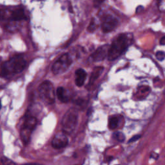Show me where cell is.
Listing matches in <instances>:
<instances>
[{
  "mask_svg": "<svg viewBox=\"0 0 165 165\" xmlns=\"http://www.w3.org/2000/svg\"><path fill=\"white\" fill-rule=\"evenodd\" d=\"M104 1V0H94V6H96V7H97V6H100L103 2Z\"/></svg>",
  "mask_w": 165,
  "mask_h": 165,
  "instance_id": "25",
  "label": "cell"
},
{
  "mask_svg": "<svg viewBox=\"0 0 165 165\" xmlns=\"http://www.w3.org/2000/svg\"><path fill=\"white\" fill-rule=\"evenodd\" d=\"M118 25V20L111 15L105 16L103 19L101 24L102 31L104 33L110 32L113 31Z\"/></svg>",
  "mask_w": 165,
  "mask_h": 165,
  "instance_id": "6",
  "label": "cell"
},
{
  "mask_svg": "<svg viewBox=\"0 0 165 165\" xmlns=\"http://www.w3.org/2000/svg\"><path fill=\"white\" fill-rule=\"evenodd\" d=\"M96 27H97V25H96V23L95 22V19H92V21L90 22V23L89 24V26L88 27V31L90 32H94L96 29Z\"/></svg>",
  "mask_w": 165,
  "mask_h": 165,
  "instance_id": "19",
  "label": "cell"
},
{
  "mask_svg": "<svg viewBox=\"0 0 165 165\" xmlns=\"http://www.w3.org/2000/svg\"><path fill=\"white\" fill-rule=\"evenodd\" d=\"M36 124H37L36 118L32 116H27L25 119L22 128L27 129L32 132L36 128Z\"/></svg>",
  "mask_w": 165,
  "mask_h": 165,
  "instance_id": "10",
  "label": "cell"
},
{
  "mask_svg": "<svg viewBox=\"0 0 165 165\" xmlns=\"http://www.w3.org/2000/svg\"><path fill=\"white\" fill-rule=\"evenodd\" d=\"M32 132L30 131L27 129H25L23 128H21L20 130V137L22 141L25 143V144H27L30 139V136H31V134Z\"/></svg>",
  "mask_w": 165,
  "mask_h": 165,
  "instance_id": "14",
  "label": "cell"
},
{
  "mask_svg": "<svg viewBox=\"0 0 165 165\" xmlns=\"http://www.w3.org/2000/svg\"><path fill=\"white\" fill-rule=\"evenodd\" d=\"M23 165H43L40 164H37V163H29V164H25Z\"/></svg>",
  "mask_w": 165,
  "mask_h": 165,
  "instance_id": "28",
  "label": "cell"
},
{
  "mask_svg": "<svg viewBox=\"0 0 165 165\" xmlns=\"http://www.w3.org/2000/svg\"><path fill=\"white\" fill-rule=\"evenodd\" d=\"M113 137L119 142H123L125 139V136L121 132H116L113 134Z\"/></svg>",
  "mask_w": 165,
  "mask_h": 165,
  "instance_id": "17",
  "label": "cell"
},
{
  "mask_svg": "<svg viewBox=\"0 0 165 165\" xmlns=\"http://www.w3.org/2000/svg\"><path fill=\"white\" fill-rule=\"evenodd\" d=\"M9 12L7 10L0 9V21L3 20V19H5L6 18H7V16H8V15H9Z\"/></svg>",
  "mask_w": 165,
  "mask_h": 165,
  "instance_id": "20",
  "label": "cell"
},
{
  "mask_svg": "<svg viewBox=\"0 0 165 165\" xmlns=\"http://www.w3.org/2000/svg\"><path fill=\"white\" fill-rule=\"evenodd\" d=\"M38 92L39 97L45 103L51 104L54 103L55 92L53 84L50 81H43L39 85Z\"/></svg>",
  "mask_w": 165,
  "mask_h": 165,
  "instance_id": "4",
  "label": "cell"
},
{
  "mask_svg": "<svg viewBox=\"0 0 165 165\" xmlns=\"http://www.w3.org/2000/svg\"><path fill=\"white\" fill-rule=\"evenodd\" d=\"M75 83L77 87H82L87 79V72L82 69H79L76 71Z\"/></svg>",
  "mask_w": 165,
  "mask_h": 165,
  "instance_id": "11",
  "label": "cell"
},
{
  "mask_svg": "<svg viewBox=\"0 0 165 165\" xmlns=\"http://www.w3.org/2000/svg\"><path fill=\"white\" fill-rule=\"evenodd\" d=\"M0 165H16L15 163L6 157H2L0 159Z\"/></svg>",
  "mask_w": 165,
  "mask_h": 165,
  "instance_id": "18",
  "label": "cell"
},
{
  "mask_svg": "<svg viewBox=\"0 0 165 165\" xmlns=\"http://www.w3.org/2000/svg\"><path fill=\"white\" fill-rule=\"evenodd\" d=\"M27 62L20 56H16L6 61L2 66L1 75L3 77H7L10 75H14L22 72L26 67Z\"/></svg>",
  "mask_w": 165,
  "mask_h": 165,
  "instance_id": "2",
  "label": "cell"
},
{
  "mask_svg": "<svg viewBox=\"0 0 165 165\" xmlns=\"http://www.w3.org/2000/svg\"><path fill=\"white\" fill-rule=\"evenodd\" d=\"M150 158L156 160L158 159V158H159V155H158V154L155 153V151H152V152H151L150 154Z\"/></svg>",
  "mask_w": 165,
  "mask_h": 165,
  "instance_id": "24",
  "label": "cell"
},
{
  "mask_svg": "<svg viewBox=\"0 0 165 165\" xmlns=\"http://www.w3.org/2000/svg\"><path fill=\"white\" fill-rule=\"evenodd\" d=\"M78 121V112L75 108H70L64 115L61 126L63 132L65 134H70L76 129Z\"/></svg>",
  "mask_w": 165,
  "mask_h": 165,
  "instance_id": "3",
  "label": "cell"
},
{
  "mask_svg": "<svg viewBox=\"0 0 165 165\" xmlns=\"http://www.w3.org/2000/svg\"><path fill=\"white\" fill-rule=\"evenodd\" d=\"M72 63V59L69 54H64L59 57L52 67L55 75L61 74L67 71Z\"/></svg>",
  "mask_w": 165,
  "mask_h": 165,
  "instance_id": "5",
  "label": "cell"
},
{
  "mask_svg": "<svg viewBox=\"0 0 165 165\" xmlns=\"http://www.w3.org/2000/svg\"><path fill=\"white\" fill-rule=\"evenodd\" d=\"M141 10H143V6H138V7L137 8V10H136V12L138 13L139 12H141Z\"/></svg>",
  "mask_w": 165,
  "mask_h": 165,
  "instance_id": "27",
  "label": "cell"
},
{
  "mask_svg": "<svg viewBox=\"0 0 165 165\" xmlns=\"http://www.w3.org/2000/svg\"><path fill=\"white\" fill-rule=\"evenodd\" d=\"M103 70H104V68L103 67H95L93 69V71H92V74H91L88 85L92 86V84H93L95 83V81L97 80V79L100 77V76L103 73Z\"/></svg>",
  "mask_w": 165,
  "mask_h": 165,
  "instance_id": "12",
  "label": "cell"
},
{
  "mask_svg": "<svg viewBox=\"0 0 165 165\" xmlns=\"http://www.w3.org/2000/svg\"><path fill=\"white\" fill-rule=\"evenodd\" d=\"M160 43L161 45H164L165 44V37L163 36L161 39V40H160Z\"/></svg>",
  "mask_w": 165,
  "mask_h": 165,
  "instance_id": "26",
  "label": "cell"
},
{
  "mask_svg": "<svg viewBox=\"0 0 165 165\" xmlns=\"http://www.w3.org/2000/svg\"><path fill=\"white\" fill-rule=\"evenodd\" d=\"M56 96L58 100L63 103H67L69 101L67 92L63 87L57 88L56 90Z\"/></svg>",
  "mask_w": 165,
  "mask_h": 165,
  "instance_id": "13",
  "label": "cell"
},
{
  "mask_svg": "<svg viewBox=\"0 0 165 165\" xmlns=\"http://www.w3.org/2000/svg\"><path fill=\"white\" fill-rule=\"evenodd\" d=\"M2 108V102H1V100H0V110H1Z\"/></svg>",
  "mask_w": 165,
  "mask_h": 165,
  "instance_id": "29",
  "label": "cell"
},
{
  "mask_svg": "<svg viewBox=\"0 0 165 165\" xmlns=\"http://www.w3.org/2000/svg\"><path fill=\"white\" fill-rule=\"evenodd\" d=\"M117 165H118V164H117Z\"/></svg>",
  "mask_w": 165,
  "mask_h": 165,
  "instance_id": "30",
  "label": "cell"
},
{
  "mask_svg": "<svg viewBox=\"0 0 165 165\" xmlns=\"http://www.w3.org/2000/svg\"><path fill=\"white\" fill-rule=\"evenodd\" d=\"M158 6H159V9L161 11L164 12V0H160L158 3Z\"/></svg>",
  "mask_w": 165,
  "mask_h": 165,
  "instance_id": "23",
  "label": "cell"
},
{
  "mask_svg": "<svg viewBox=\"0 0 165 165\" xmlns=\"http://www.w3.org/2000/svg\"><path fill=\"white\" fill-rule=\"evenodd\" d=\"M141 138V136L140 135H136L134 136H133L128 141V143H134L135 141H137V140Z\"/></svg>",
  "mask_w": 165,
  "mask_h": 165,
  "instance_id": "22",
  "label": "cell"
},
{
  "mask_svg": "<svg viewBox=\"0 0 165 165\" xmlns=\"http://www.w3.org/2000/svg\"><path fill=\"white\" fill-rule=\"evenodd\" d=\"M155 56L159 61H163L165 57L164 52L163 51H158L155 54Z\"/></svg>",
  "mask_w": 165,
  "mask_h": 165,
  "instance_id": "21",
  "label": "cell"
},
{
  "mask_svg": "<svg viewBox=\"0 0 165 165\" xmlns=\"http://www.w3.org/2000/svg\"><path fill=\"white\" fill-rule=\"evenodd\" d=\"M133 42V36L131 34H121L118 36L110 45L107 58L114 61L121 56L123 52Z\"/></svg>",
  "mask_w": 165,
  "mask_h": 165,
  "instance_id": "1",
  "label": "cell"
},
{
  "mask_svg": "<svg viewBox=\"0 0 165 165\" xmlns=\"http://www.w3.org/2000/svg\"><path fill=\"white\" fill-rule=\"evenodd\" d=\"M9 18L11 20L14 22H20L22 20H25L27 19L25 11L22 8L16 9L10 12Z\"/></svg>",
  "mask_w": 165,
  "mask_h": 165,
  "instance_id": "9",
  "label": "cell"
},
{
  "mask_svg": "<svg viewBox=\"0 0 165 165\" xmlns=\"http://www.w3.org/2000/svg\"><path fill=\"white\" fill-rule=\"evenodd\" d=\"M69 139L65 133L56 134L52 141V146L55 149H61L68 145Z\"/></svg>",
  "mask_w": 165,
  "mask_h": 165,
  "instance_id": "8",
  "label": "cell"
},
{
  "mask_svg": "<svg viewBox=\"0 0 165 165\" xmlns=\"http://www.w3.org/2000/svg\"><path fill=\"white\" fill-rule=\"evenodd\" d=\"M119 124L118 118L116 116H112L109 119L108 121V127L110 130L116 129Z\"/></svg>",
  "mask_w": 165,
  "mask_h": 165,
  "instance_id": "16",
  "label": "cell"
},
{
  "mask_svg": "<svg viewBox=\"0 0 165 165\" xmlns=\"http://www.w3.org/2000/svg\"><path fill=\"white\" fill-rule=\"evenodd\" d=\"M110 45H104L98 48L90 57V60L92 62H97L104 60L107 57Z\"/></svg>",
  "mask_w": 165,
  "mask_h": 165,
  "instance_id": "7",
  "label": "cell"
},
{
  "mask_svg": "<svg viewBox=\"0 0 165 165\" xmlns=\"http://www.w3.org/2000/svg\"><path fill=\"white\" fill-rule=\"evenodd\" d=\"M150 92V88L149 87H147V86H142V87H140L138 89L137 93V97L139 100L144 99L148 95Z\"/></svg>",
  "mask_w": 165,
  "mask_h": 165,
  "instance_id": "15",
  "label": "cell"
}]
</instances>
